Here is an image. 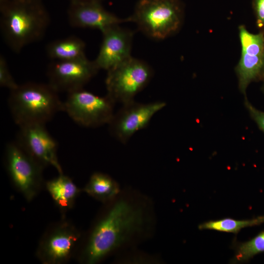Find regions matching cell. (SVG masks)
<instances>
[{"mask_svg": "<svg viewBox=\"0 0 264 264\" xmlns=\"http://www.w3.org/2000/svg\"><path fill=\"white\" fill-rule=\"evenodd\" d=\"M147 203L120 196L93 228L82 253V262L93 264L142 236L152 227Z\"/></svg>", "mask_w": 264, "mask_h": 264, "instance_id": "6da1fadb", "label": "cell"}, {"mask_svg": "<svg viewBox=\"0 0 264 264\" xmlns=\"http://www.w3.org/2000/svg\"><path fill=\"white\" fill-rule=\"evenodd\" d=\"M2 38L13 52L41 40L50 22L42 0H9L0 6Z\"/></svg>", "mask_w": 264, "mask_h": 264, "instance_id": "7a4b0ae2", "label": "cell"}, {"mask_svg": "<svg viewBox=\"0 0 264 264\" xmlns=\"http://www.w3.org/2000/svg\"><path fill=\"white\" fill-rule=\"evenodd\" d=\"M48 83L27 82L10 90L8 102L14 121L19 127L45 124L59 111L63 102Z\"/></svg>", "mask_w": 264, "mask_h": 264, "instance_id": "3957f363", "label": "cell"}, {"mask_svg": "<svg viewBox=\"0 0 264 264\" xmlns=\"http://www.w3.org/2000/svg\"><path fill=\"white\" fill-rule=\"evenodd\" d=\"M129 18L147 36L162 40L179 29L182 10L178 0H139Z\"/></svg>", "mask_w": 264, "mask_h": 264, "instance_id": "277c9868", "label": "cell"}, {"mask_svg": "<svg viewBox=\"0 0 264 264\" xmlns=\"http://www.w3.org/2000/svg\"><path fill=\"white\" fill-rule=\"evenodd\" d=\"M107 71V95L115 103L122 104L133 101L153 76L149 65L132 56Z\"/></svg>", "mask_w": 264, "mask_h": 264, "instance_id": "5b68a950", "label": "cell"}, {"mask_svg": "<svg viewBox=\"0 0 264 264\" xmlns=\"http://www.w3.org/2000/svg\"><path fill=\"white\" fill-rule=\"evenodd\" d=\"M115 104L107 95L99 96L83 88L68 93L63 111L77 124L95 128L109 123Z\"/></svg>", "mask_w": 264, "mask_h": 264, "instance_id": "8992f818", "label": "cell"}, {"mask_svg": "<svg viewBox=\"0 0 264 264\" xmlns=\"http://www.w3.org/2000/svg\"><path fill=\"white\" fill-rule=\"evenodd\" d=\"M5 157L7 170L12 182L27 201L32 200L41 188L44 166L15 141L6 144Z\"/></svg>", "mask_w": 264, "mask_h": 264, "instance_id": "52a82bcc", "label": "cell"}, {"mask_svg": "<svg viewBox=\"0 0 264 264\" xmlns=\"http://www.w3.org/2000/svg\"><path fill=\"white\" fill-rule=\"evenodd\" d=\"M122 105L108 125L111 135L125 144L137 132L147 127L154 115L166 104L160 101L141 103L133 100Z\"/></svg>", "mask_w": 264, "mask_h": 264, "instance_id": "ba28073f", "label": "cell"}, {"mask_svg": "<svg viewBox=\"0 0 264 264\" xmlns=\"http://www.w3.org/2000/svg\"><path fill=\"white\" fill-rule=\"evenodd\" d=\"M99 70L94 61L84 57L67 61L53 60L48 65V84L57 91H71L83 88Z\"/></svg>", "mask_w": 264, "mask_h": 264, "instance_id": "9c48e42d", "label": "cell"}, {"mask_svg": "<svg viewBox=\"0 0 264 264\" xmlns=\"http://www.w3.org/2000/svg\"><path fill=\"white\" fill-rule=\"evenodd\" d=\"M80 236V232L70 224L60 223L42 238L37 249V256L45 264L66 262L76 250Z\"/></svg>", "mask_w": 264, "mask_h": 264, "instance_id": "30bf717a", "label": "cell"}, {"mask_svg": "<svg viewBox=\"0 0 264 264\" xmlns=\"http://www.w3.org/2000/svg\"><path fill=\"white\" fill-rule=\"evenodd\" d=\"M16 143L44 167L50 165L63 174L57 157V143L45 127L35 124L20 127Z\"/></svg>", "mask_w": 264, "mask_h": 264, "instance_id": "8fae6325", "label": "cell"}, {"mask_svg": "<svg viewBox=\"0 0 264 264\" xmlns=\"http://www.w3.org/2000/svg\"><path fill=\"white\" fill-rule=\"evenodd\" d=\"M241 56L236 70L241 91L245 94L248 85L262 71L264 58V34H253L243 25L239 28Z\"/></svg>", "mask_w": 264, "mask_h": 264, "instance_id": "7c38bea8", "label": "cell"}, {"mask_svg": "<svg viewBox=\"0 0 264 264\" xmlns=\"http://www.w3.org/2000/svg\"><path fill=\"white\" fill-rule=\"evenodd\" d=\"M102 33V42L94 62L99 69L108 70L132 56L133 33L119 24Z\"/></svg>", "mask_w": 264, "mask_h": 264, "instance_id": "4fadbf2b", "label": "cell"}, {"mask_svg": "<svg viewBox=\"0 0 264 264\" xmlns=\"http://www.w3.org/2000/svg\"><path fill=\"white\" fill-rule=\"evenodd\" d=\"M67 18L72 27L96 29L101 32L113 25L130 22L129 17L121 19L106 10L100 2H70Z\"/></svg>", "mask_w": 264, "mask_h": 264, "instance_id": "5bb4252c", "label": "cell"}, {"mask_svg": "<svg viewBox=\"0 0 264 264\" xmlns=\"http://www.w3.org/2000/svg\"><path fill=\"white\" fill-rule=\"evenodd\" d=\"M46 187L53 200L63 210L72 207L80 191L73 181L63 174L48 181Z\"/></svg>", "mask_w": 264, "mask_h": 264, "instance_id": "9a60e30c", "label": "cell"}, {"mask_svg": "<svg viewBox=\"0 0 264 264\" xmlns=\"http://www.w3.org/2000/svg\"><path fill=\"white\" fill-rule=\"evenodd\" d=\"M86 44L80 38L71 36L48 44L46 52L53 60L67 61L85 57Z\"/></svg>", "mask_w": 264, "mask_h": 264, "instance_id": "2e32d148", "label": "cell"}, {"mask_svg": "<svg viewBox=\"0 0 264 264\" xmlns=\"http://www.w3.org/2000/svg\"><path fill=\"white\" fill-rule=\"evenodd\" d=\"M84 191L97 200L108 202L113 201L119 196L120 187L108 175L95 172L90 177Z\"/></svg>", "mask_w": 264, "mask_h": 264, "instance_id": "e0dca14e", "label": "cell"}, {"mask_svg": "<svg viewBox=\"0 0 264 264\" xmlns=\"http://www.w3.org/2000/svg\"><path fill=\"white\" fill-rule=\"evenodd\" d=\"M263 223H264V216L245 220L224 218L203 222L198 226V228L200 230H213L237 234L242 228L259 225Z\"/></svg>", "mask_w": 264, "mask_h": 264, "instance_id": "ac0fdd59", "label": "cell"}, {"mask_svg": "<svg viewBox=\"0 0 264 264\" xmlns=\"http://www.w3.org/2000/svg\"><path fill=\"white\" fill-rule=\"evenodd\" d=\"M234 263L247 262L254 256L264 252V231L244 242H234Z\"/></svg>", "mask_w": 264, "mask_h": 264, "instance_id": "d6986e66", "label": "cell"}, {"mask_svg": "<svg viewBox=\"0 0 264 264\" xmlns=\"http://www.w3.org/2000/svg\"><path fill=\"white\" fill-rule=\"evenodd\" d=\"M0 86L10 90L18 86L9 71L5 57L1 54L0 56Z\"/></svg>", "mask_w": 264, "mask_h": 264, "instance_id": "ffe728a7", "label": "cell"}, {"mask_svg": "<svg viewBox=\"0 0 264 264\" xmlns=\"http://www.w3.org/2000/svg\"><path fill=\"white\" fill-rule=\"evenodd\" d=\"M245 105L251 117L264 132V112L256 109L247 100L245 101Z\"/></svg>", "mask_w": 264, "mask_h": 264, "instance_id": "44dd1931", "label": "cell"}, {"mask_svg": "<svg viewBox=\"0 0 264 264\" xmlns=\"http://www.w3.org/2000/svg\"><path fill=\"white\" fill-rule=\"evenodd\" d=\"M258 26L264 28V0H253Z\"/></svg>", "mask_w": 264, "mask_h": 264, "instance_id": "7402d4cb", "label": "cell"}, {"mask_svg": "<svg viewBox=\"0 0 264 264\" xmlns=\"http://www.w3.org/2000/svg\"><path fill=\"white\" fill-rule=\"evenodd\" d=\"M71 3L100 2L103 0H69Z\"/></svg>", "mask_w": 264, "mask_h": 264, "instance_id": "603a6c76", "label": "cell"}, {"mask_svg": "<svg viewBox=\"0 0 264 264\" xmlns=\"http://www.w3.org/2000/svg\"><path fill=\"white\" fill-rule=\"evenodd\" d=\"M9 0H0V6L6 3Z\"/></svg>", "mask_w": 264, "mask_h": 264, "instance_id": "cb8c5ba5", "label": "cell"}, {"mask_svg": "<svg viewBox=\"0 0 264 264\" xmlns=\"http://www.w3.org/2000/svg\"><path fill=\"white\" fill-rule=\"evenodd\" d=\"M264 70V64H263V69Z\"/></svg>", "mask_w": 264, "mask_h": 264, "instance_id": "d4e9b609", "label": "cell"}]
</instances>
